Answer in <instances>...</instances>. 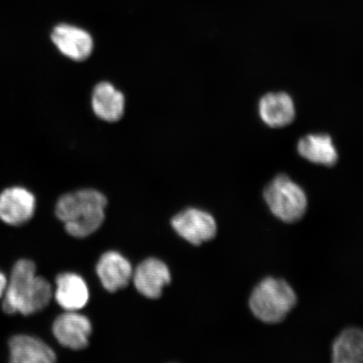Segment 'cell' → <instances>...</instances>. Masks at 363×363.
Instances as JSON below:
<instances>
[{"mask_svg": "<svg viewBox=\"0 0 363 363\" xmlns=\"http://www.w3.org/2000/svg\"><path fill=\"white\" fill-rule=\"evenodd\" d=\"M124 94L108 82L99 83L92 94L93 111L99 119L108 122L119 121L125 111Z\"/></svg>", "mask_w": 363, "mask_h": 363, "instance_id": "obj_14", "label": "cell"}, {"mask_svg": "<svg viewBox=\"0 0 363 363\" xmlns=\"http://www.w3.org/2000/svg\"><path fill=\"white\" fill-rule=\"evenodd\" d=\"M96 272L104 288L111 293L125 288L133 276L130 262L116 252L104 253L98 262Z\"/></svg>", "mask_w": 363, "mask_h": 363, "instance_id": "obj_10", "label": "cell"}, {"mask_svg": "<svg viewBox=\"0 0 363 363\" xmlns=\"http://www.w3.org/2000/svg\"><path fill=\"white\" fill-rule=\"evenodd\" d=\"M262 198L271 214L284 224L297 223L308 211L305 189L286 174L274 177L263 189Z\"/></svg>", "mask_w": 363, "mask_h": 363, "instance_id": "obj_4", "label": "cell"}, {"mask_svg": "<svg viewBox=\"0 0 363 363\" xmlns=\"http://www.w3.org/2000/svg\"><path fill=\"white\" fill-rule=\"evenodd\" d=\"M13 363H52L56 354L43 340L28 335H13L9 342Z\"/></svg>", "mask_w": 363, "mask_h": 363, "instance_id": "obj_12", "label": "cell"}, {"mask_svg": "<svg viewBox=\"0 0 363 363\" xmlns=\"http://www.w3.org/2000/svg\"><path fill=\"white\" fill-rule=\"evenodd\" d=\"M51 39L58 51L71 60L84 61L92 54V36L78 26L59 24L54 27Z\"/></svg>", "mask_w": 363, "mask_h": 363, "instance_id": "obj_7", "label": "cell"}, {"mask_svg": "<svg viewBox=\"0 0 363 363\" xmlns=\"http://www.w3.org/2000/svg\"><path fill=\"white\" fill-rule=\"evenodd\" d=\"M134 284L140 294L148 298L161 296L163 288L171 282V274L164 262L157 258H148L136 267Z\"/></svg>", "mask_w": 363, "mask_h": 363, "instance_id": "obj_9", "label": "cell"}, {"mask_svg": "<svg viewBox=\"0 0 363 363\" xmlns=\"http://www.w3.org/2000/svg\"><path fill=\"white\" fill-rule=\"evenodd\" d=\"M52 333L62 346L82 350L89 345L92 325L87 317L76 311H67L54 321Z\"/></svg>", "mask_w": 363, "mask_h": 363, "instance_id": "obj_8", "label": "cell"}, {"mask_svg": "<svg viewBox=\"0 0 363 363\" xmlns=\"http://www.w3.org/2000/svg\"><path fill=\"white\" fill-rule=\"evenodd\" d=\"M330 348L334 363H363V330L357 326L342 330Z\"/></svg>", "mask_w": 363, "mask_h": 363, "instance_id": "obj_16", "label": "cell"}, {"mask_svg": "<svg viewBox=\"0 0 363 363\" xmlns=\"http://www.w3.org/2000/svg\"><path fill=\"white\" fill-rule=\"evenodd\" d=\"M299 155L317 165L333 167L338 161V152L328 134H310L298 140Z\"/></svg>", "mask_w": 363, "mask_h": 363, "instance_id": "obj_15", "label": "cell"}, {"mask_svg": "<svg viewBox=\"0 0 363 363\" xmlns=\"http://www.w3.org/2000/svg\"><path fill=\"white\" fill-rule=\"evenodd\" d=\"M298 303L293 286L282 278L267 276L250 293L249 310L258 321L267 325L282 323Z\"/></svg>", "mask_w": 363, "mask_h": 363, "instance_id": "obj_3", "label": "cell"}, {"mask_svg": "<svg viewBox=\"0 0 363 363\" xmlns=\"http://www.w3.org/2000/svg\"><path fill=\"white\" fill-rule=\"evenodd\" d=\"M107 199L97 190L85 189L62 195L56 215L72 237L84 238L99 229L106 218Z\"/></svg>", "mask_w": 363, "mask_h": 363, "instance_id": "obj_2", "label": "cell"}, {"mask_svg": "<svg viewBox=\"0 0 363 363\" xmlns=\"http://www.w3.org/2000/svg\"><path fill=\"white\" fill-rule=\"evenodd\" d=\"M8 284V279L6 275L3 274L2 272H0V298L4 296V293H6V287Z\"/></svg>", "mask_w": 363, "mask_h": 363, "instance_id": "obj_17", "label": "cell"}, {"mask_svg": "<svg viewBox=\"0 0 363 363\" xmlns=\"http://www.w3.org/2000/svg\"><path fill=\"white\" fill-rule=\"evenodd\" d=\"M36 201L30 190L13 186L0 194V220L12 226L24 225L33 217Z\"/></svg>", "mask_w": 363, "mask_h": 363, "instance_id": "obj_6", "label": "cell"}, {"mask_svg": "<svg viewBox=\"0 0 363 363\" xmlns=\"http://www.w3.org/2000/svg\"><path fill=\"white\" fill-rule=\"evenodd\" d=\"M56 285V301L65 311H78L87 305L89 288L81 276L65 272L57 277Z\"/></svg>", "mask_w": 363, "mask_h": 363, "instance_id": "obj_13", "label": "cell"}, {"mask_svg": "<svg viewBox=\"0 0 363 363\" xmlns=\"http://www.w3.org/2000/svg\"><path fill=\"white\" fill-rule=\"evenodd\" d=\"M261 119L272 128H281L291 124L296 111L291 96L284 92L264 95L258 104Z\"/></svg>", "mask_w": 363, "mask_h": 363, "instance_id": "obj_11", "label": "cell"}, {"mask_svg": "<svg viewBox=\"0 0 363 363\" xmlns=\"http://www.w3.org/2000/svg\"><path fill=\"white\" fill-rule=\"evenodd\" d=\"M53 296L52 285L36 274L33 261L21 259L13 267L2 308L7 314L30 315L47 308Z\"/></svg>", "mask_w": 363, "mask_h": 363, "instance_id": "obj_1", "label": "cell"}, {"mask_svg": "<svg viewBox=\"0 0 363 363\" xmlns=\"http://www.w3.org/2000/svg\"><path fill=\"white\" fill-rule=\"evenodd\" d=\"M172 228L181 238L194 246L214 239L217 234L216 220L210 213L190 208L172 220Z\"/></svg>", "mask_w": 363, "mask_h": 363, "instance_id": "obj_5", "label": "cell"}]
</instances>
